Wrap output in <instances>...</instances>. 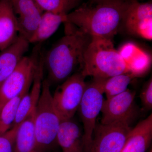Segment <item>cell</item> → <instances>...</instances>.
<instances>
[{
    "instance_id": "6da1fadb",
    "label": "cell",
    "mask_w": 152,
    "mask_h": 152,
    "mask_svg": "<svg viewBox=\"0 0 152 152\" xmlns=\"http://www.w3.org/2000/svg\"><path fill=\"white\" fill-rule=\"evenodd\" d=\"M129 0H107L83 4L66 15L65 23L91 37L113 40L120 28Z\"/></svg>"
},
{
    "instance_id": "7a4b0ae2",
    "label": "cell",
    "mask_w": 152,
    "mask_h": 152,
    "mask_svg": "<svg viewBox=\"0 0 152 152\" xmlns=\"http://www.w3.org/2000/svg\"><path fill=\"white\" fill-rule=\"evenodd\" d=\"M65 34L44 56L49 79L62 83L72 75L78 66L81 67L84 55L92 37L69 23H64Z\"/></svg>"
},
{
    "instance_id": "3957f363",
    "label": "cell",
    "mask_w": 152,
    "mask_h": 152,
    "mask_svg": "<svg viewBox=\"0 0 152 152\" xmlns=\"http://www.w3.org/2000/svg\"><path fill=\"white\" fill-rule=\"evenodd\" d=\"M80 71L85 77L107 79L113 76L129 73L113 40L92 37L85 52Z\"/></svg>"
},
{
    "instance_id": "277c9868",
    "label": "cell",
    "mask_w": 152,
    "mask_h": 152,
    "mask_svg": "<svg viewBox=\"0 0 152 152\" xmlns=\"http://www.w3.org/2000/svg\"><path fill=\"white\" fill-rule=\"evenodd\" d=\"M61 122L54 104L50 83L43 80L35 115L36 151L45 152L58 145L57 135Z\"/></svg>"
},
{
    "instance_id": "5b68a950",
    "label": "cell",
    "mask_w": 152,
    "mask_h": 152,
    "mask_svg": "<svg viewBox=\"0 0 152 152\" xmlns=\"http://www.w3.org/2000/svg\"><path fill=\"white\" fill-rule=\"evenodd\" d=\"M106 79L93 78L86 83L78 110L83 125L85 152L88 149L96 126L97 118L101 112L104 101V85Z\"/></svg>"
},
{
    "instance_id": "8992f818",
    "label": "cell",
    "mask_w": 152,
    "mask_h": 152,
    "mask_svg": "<svg viewBox=\"0 0 152 152\" xmlns=\"http://www.w3.org/2000/svg\"><path fill=\"white\" fill-rule=\"evenodd\" d=\"M80 72L75 73L62 83L53 95V100L61 121L72 118L78 110L87 83Z\"/></svg>"
},
{
    "instance_id": "52a82bcc",
    "label": "cell",
    "mask_w": 152,
    "mask_h": 152,
    "mask_svg": "<svg viewBox=\"0 0 152 152\" xmlns=\"http://www.w3.org/2000/svg\"><path fill=\"white\" fill-rule=\"evenodd\" d=\"M39 56L38 54L25 56L16 69L0 86V112L8 101L28 91L35 75Z\"/></svg>"
},
{
    "instance_id": "ba28073f",
    "label": "cell",
    "mask_w": 152,
    "mask_h": 152,
    "mask_svg": "<svg viewBox=\"0 0 152 152\" xmlns=\"http://www.w3.org/2000/svg\"><path fill=\"white\" fill-rule=\"evenodd\" d=\"M131 129L124 122L96 125L86 152H121Z\"/></svg>"
},
{
    "instance_id": "9c48e42d",
    "label": "cell",
    "mask_w": 152,
    "mask_h": 152,
    "mask_svg": "<svg viewBox=\"0 0 152 152\" xmlns=\"http://www.w3.org/2000/svg\"><path fill=\"white\" fill-rule=\"evenodd\" d=\"M120 27L131 35L151 41L152 3L129 0Z\"/></svg>"
},
{
    "instance_id": "30bf717a",
    "label": "cell",
    "mask_w": 152,
    "mask_h": 152,
    "mask_svg": "<svg viewBox=\"0 0 152 152\" xmlns=\"http://www.w3.org/2000/svg\"><path fill=\"white\" fill-rule=\"evenodd\" d=\"M135 92L127 89L104 100L101 112V124L124 122L130 124L137 115Z\"/></svg>"
},
{
    "instance_id": "8fae6325",
    "label": "cell",
    "mask_w": 152,
    "mask_h": 152,
    "mask_svg": "<svg viewBox=\"0 0 152 152\" xmlns=\"http://www.w3.org/2000/svg\"><path fill=\"white\" fill-rule=\"evenodd\" d=\"M44 67V56L40 54L38 59L37 66L32 84L31 89L22 98L12 127L18 126L35 110L42 91Z\"/></svg>"
},
{
    "instance_id": "7c38bea8",
    "label": "cell",
    "mask_w": 152,
    "mask_h": 152,
    "mask_svg": "<svg viewBox=\"0 0 152 152\" xmlns=\"http://www.w3.org/2000/svg\"><path fill=\"white\" fill-rule=\"evenodd\" d=\"M127 66L129 72L136 78L146 74L152 64L150 54L134 43H126L118 50Z\"/></svg>"
},
{
    "instance_id": "4fadbf2b",
    "label": "cell",
    "mask_w": 152,
    "mask_h": 152,
    "mask_svg": "<svg viewBox=\"0 0 152 152\" xmlns=\"http://www.w3.org/2000/svg\"><path fill=\"white\" fill-rule=\"evenodd\" d=\"M30 43L18 36L15 41L0 53V86L16 69L25 56Z\"/></svg>"
},
{
    "instance_id": "5bb4252c",
    "label": "cell",
    "mask_w": 152,
    "mask_h": 152,
    "mask_svg": "<svg viewBox=\"0 0 152 152\" xmlns=\"http://www.w3.org/2000/svg\"><path fill=\"white\" fill-rule=\"evenodd\" d=\"M57 140L63 152H85L83 132L72 118L61 121Z\"/></svg>"
},
{
    "instance_id": "9a60e30c",
    "label": "cell",
    "mask_w": 152,
    "mask_h": 152,
    "mask_svg": "<svg viewBox=\"0 0 152 152\" xmlns=\"http://www.w3.org/2000/svg\"><path fill=\"white\" fill-rule=\"evenodd\" d=\"M18 36L17 16L10 0H0V51L13 43Z\"/></svg>"
},
{
    "instance_id": "2e32d148",
    "label": "cell",
    "mask_w": 152,
    "mask_h": 152,
    "mask_svg": "<svg viewBox=\"0 0 152 152\" xmlns=\"http://www.w3.org/2000/svg\"><path fill=\"white\" fill-rule=\"evenodd\" d=\"M152 140V114L131 129L121 152H146Z\"/></svg>"
},
{
    "instance_id": "e0dca14e",
    "label": "cell",
    "mask_w": 152,
    "mask_h": 152,
    "mask_svg": "<svg viewBox=\"0 0 152 152\" xmlns=\"http://www.w3.org/2000/svg\"><path fill=\"white\" fill-rule=\"evenodd\" d=\"M35 110L18 126L14 152H31L35 149Z\"/></svg>"
},
{
    "instance_id": "ac0fdd59",
    "label": "cell",
    "mask_w": 152,
    "mask_h": 152,
    "mask_svg": "<svg viewBox=\"0 0 152 152\" xmlns=\"http://www.w3.org/2000/svg\"><path fill=\"white\" fill-rule=\"evenodd\" d=\"M66 15L44 12L35 33L30 39V44H40L51 37L60 25L65 23Z\"/></svg>"
},
{
    "instance_id": "d6986e66",
    "label": "cell",
    "mask_w": 152,
    "mask_h": 152,
    "mask_svg": "<svg viewBox=\"0 0 152 152\" xmlns=\"http://www.w3.org/2000/svg\"><path fill=\"white\" fill-rule=\"evenodd\" d=\"M27 92L22 93L12 98L3 107L0 112V135L7 132L12 127L20 102Z\"/></svg>"
},
{
    "instance_id": "ffe728a7",
    "label": "cell",
    "mask_w": 152,
    "mask_h": 152,
    "mask_svg": "<svg viewBox=\"0 0 152 152\" xmlns=\"http://www.w3.org/2000/svg\"><path fill=\"white\" fill-rule=\"evenodd\" d=\"M136 78L130 73L116 75L106 79L104 85V94L109 99L125 92L133 79Z\"/></svg>"
},
{
    "instance_id": "44dd1931",
    "label": "cell",
    "mask_w": 152,
    "mask_h": 152,
    "mask_svg": "<svg viewBox=\"0 0 152 152\" xmlns=\"http://www.w3.org/2000/svg\"><path fill=\"white\" fill-rule=\"evenodd\" d=\"M82 0H34L43 12L66 15L79 6Z\"/></svg>"
},
{
    "instance_id": "7402d4cb",
    "label": "cell",
    "mask_w": 152,
    "mask_h": 152,
    "mask_svg": "<svg viewBox=\"0 0 152 152\" xmlns=\"http://www.w3.org/2000/svg\"><path fill=\"white\" fill-rule=\"evenodd\" d=\"M42 15L17 17L18 36L29 42L37 28Z\"/></svg>"
},
{
    "instance_id": "603a6c76",
    "label": "cell",
    "mask_w": 152,
    "mask_h": 152,
    "mask_svg": "<svg viewBox=\"0 0 152 152\" xmlns=\"http://www.w3.org/2000/svg\"><path fill=\"white\" fill-rule=\"evenodd\" d=\"M17 17L31 16L42 15L43 11L34 0H10Z\"/></svg>"
},
{
    "instance_id": "cb8c5ba5",
    "label": "cell",
    "mask_w": 152,
    "mask_h": 152,
    "mask_svg": "<svg viewBox=\"0 0 152 152\" xmlns=\"http://www.w3.org/2000/svg\"><path fill=\"white\" fill-rule=\"evenodd\" d=\"M18 126L0 135V152H14L15 140Z\"/></svg>"
},
{
    "instance_id": "d4e9b609",
    "label": "cell",
    "mask_w": 152,
    "mask_h": 152,
    "mask_svg": "<svg viewBox=\"0 0 152 152\" xmlns=\"http://www.w3.org/2000/svg\"><path fill=\"white\" fill-rule=\"evenodd\" d=\"M141 100L144 108L150 110L152 108V78L145 85L140 94Z\"/></svg>"
},
{
    "instance_id": "484cf974",
    "label": "cell",
    "mask_w": 152,
    "mask_h": 152,
    "mask_svg": "<svg viewBox=\"0 0 152 152\" xmlns=\"http://www.w3.org/2000/svg\"><path fill=\"white\" fill-rule=\"evenodd\" d=\"M91 1L94 2H101L103 1H107V0H91Z\"/></svg>"
},
{
    "instance_id": "4316f807",
    "label": "cell",
    "mask_w": 152,
    "mask_h": 152,
    "mask_svg": "<svg viewBox=\"0 0 152 152\" xmlns=\"http://www.w3.org/2000/svg\"><path fill=\"white\" fill-rule=\"evenodd\" d=\"M31 152H37L35 150H34V151H32Z\"/></svg>"
},
{
    "instance_id": "83f0119b",
    "label": "cell",
    "mask_w": 152,
    "mask_h": 152,
    "mask_svg": "<svg viewBox=\"0 0 152 152\" xmlns=\"http://www.w3.org/2000/svg\"><path fill=\"white\" fill-rule=\"evenodd\" d=\"M150 152H152V149H151V151H150Z\"/></svg>"
}]
</instances>
